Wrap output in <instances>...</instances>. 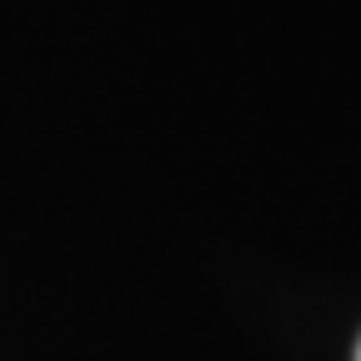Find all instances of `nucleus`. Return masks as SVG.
Masks as SVG:
<instances>
[{
    "instance_id": "nucleus-1",
    "label": "nucleus",
    "mask_w": 361,
    "mask_h": 361,
    "mask_svg": "<svg viewBox=\"0 0 361 361\" xmlns=\"http://www.w3.org/2000/svg\"><path fill=\"white\" fill-rule=\"evenodd\" d=\"M356 361H361V341H356Z\"/></svg>"
}]
</instances>
